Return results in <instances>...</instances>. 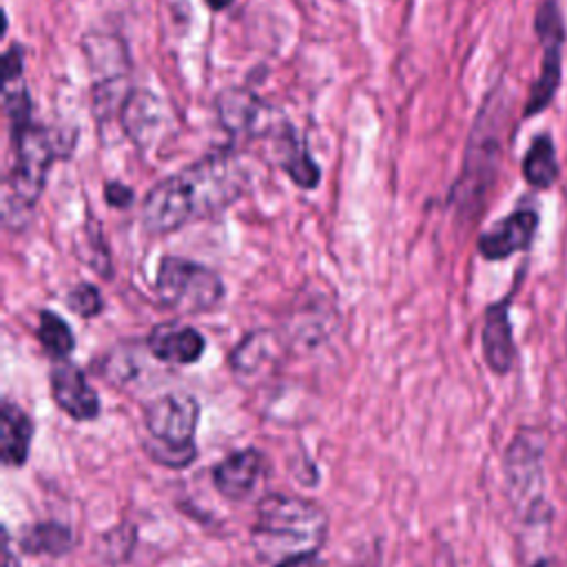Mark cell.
<instances>
[{
	"mask_svg": "<svg viewBox=\"0 0 567 567\" xmlns=\"http://www.w3.org/2000/svg\"><path fill=\"white\" fill-rule=\"evenodd\" d=\"M266 458L259 450L248 447L239 450L230 456H226L219 465L213 470V483L219 494H224L230 501H241L246 498L257 481L264 476Z\"/></svg>",
	"mask_w": 567,
	"mask_h": 567,
	"instance_id": "cell-11",
	"label": "cell"
},
{
	"mask_svg": "<svg viewBox=\"0 0 567 567\" xmlns=\"http://www.w3.org/2000/svg\"><path fill=\"white\" fill-rule=\"evenodd\" d=\"M250 177L252 171L244 157L213 153L146 193L140 213L142 226L153 235H164L188 221L213 217L248 190Z\"/></svg>",
	"mask_w": 567,
	"mask_h": 567,
	"instance_id": "cell-1",
	"label": "cell"
},
{
	"mask_svg": "<svg viewBox=\"0 0 567 567\" xmlns=\"http://www.w3.org/2000/svg\"><path fill=\"white\" fill-rule=\"evenodd\" d=\"M556 148L549 135H538L523 157V177L536 188H549L558 179Z\"/></svg>",
	"mask_w": 567,
	"mask_h": 567,
	"instance_id": "cell-17",
	"label": "cell"
},
{
	"mask_svg": "<svg viewBox=\"0 0 567 567\" xmlns=\"http://www.w3.org/2000/svg\"><path fill=\"white\" fill-rule=\"evenodd\" d=\"M281 146V166L292 177V182L301 188H315L319 182V166L310 159L308 151L297 142V137L286 133L279 140Z\"/></svg>",
	"mask_w": 567,
	"mask_h": 567,
	"instance_id": "cell-19",
	"label": "cell"
},
{
	"mask_svg": "<svg viewBox=\"0 0 567 567\" xmlns=\"http://www.w3.org/2000/svg\"><path fill=\"white\" fill-rule=\"evenodd\" d=\"M146 343L155 359L164 363H179V365L199 361L206 348V341L199 330L190 326H177V323L155 326Z\"/></svg>",
	"mask_w": 567,
	"mask_h": 567,
	"instance_id": "cell-13",
	"label": "cell"
},
{
	"mask_svg": "<svg viewBox=\"0 0 567 567\" xmlns=\"http://www.w3.org/2000/svg\"><path fill=\"white\" fill-rule=\"evenodd\" d=\"M20 547L38 556H64L73 547V532L62 523H38L24 532Z\"/></svg>",
	"mask_w": 567,
	"mask_h": 567,
	"instance_id": "cell-18",
	"label": "cell"
},
{
	"mask_svg": "<svg viewBox=\"0 0 567 567\" xmlns=\"http://www.w3.org/2000/svg\"><path fill=\"white\" fill-rule=\"evenodd\" d=\"M507 308H509V301L503 299V301L489 306L485 312L483 354H485L489 370H494L496 374L509 372L514 357H516Z\"/></svg>",
	"mask_w": 567,
	"mask_h": 567,
	"instance_id": "cell-14",
	"label": "cell"
},
{
	"mask_svg": "<svg viewBox=\"0 0 567 567\" xmlns=\"http://www.w3.org/2000/svg\"><path fill=\"white\" fill-rule=\"evenodd\" d=\"M199 421V403L193 394L168 392L144 405V425L148 432V454L168 467L188 465L195 454V430Z\"/></svg>",
	"mask_w": 567,
	"mask_h": 567,
	"instance_id": "cell-4",
	"label": "cell"
},
{
	"mask_svg": "<svg viewBox=\"0 0 567 567\" xmlns=\"http://www.w3.org/2000/svg\"><path fill=\"white\" fill-rule=\"evenodd\" d=\"M13 162L2 184V219L9 228H22L42 195L49 166L55 157L53 135L29 122L11 128Z\"/></svg>",
	"mask_w": 567,
	"mask_h": 567,
	"instance_id": "cell-3",
	"label": "cell"
},
{
	"mask_svg": "<svg viewBox=\"0 0 567 567\" xmlns=\"http://www.w3.org/2000/svg\"><path fill=\"white\" fill-rule=\"evenodd\" d=\"M66 303H69L80 317H95V315H100L102 308H104L102 295H100V290H97L93 284H78V286L69 292Z\"/></svg>",
	"mask_w": 567,
	"mask_h": 567,
	"instance_id": "cell-21",
	"label": "cell"
},
{
	"mask_svg": "<svg viewBox=\"0 0 567 567\" xmlns=\"http://www.w3.org/2000/svg\"><path fill=\"white\" fill-rule=\"evenodd\" d=\"M328 532L326 512L308 498L290 494H268L259 501L252 525V543L261 556L277 563L297 554L317 551Z\"/></svg>",
	"mask_w": 567,
	"mask_h": 567,
	"instance_id": "cell-2",
	"label": "cell"
},
{
	"mask_svg": "<svg viewBox=\"0 0 567 567\" xmlns=\"http://www.w3.org/2000/svg\"><path fill=\"white\" fill-rule=\"evenodd\" d=\"M51 396L62 412L75 421H93L100 414V399L93 385L86 381L84 372L75 365L58 361L49 374Z\"/></svg>",
	"mask_w": 567,
	"mask_h": 567,
	"instance_id": "cell-10",
	"label": "cell"
},
{
	"mask_svg": "<svg viewBox=\"0 0 567 567\" xmlns=\"http://www.w3.org/2000/svg\"><path fill=\"white\" fill-rule=\"evenodd\" d=\"M540 447L532 436H518L507 452V483L512 489L527 496L532 489H536L538 476H540Z\"/></svg>",
	"mask_w": 567,
	"mask_h": 567,
	"instance_id": "cell-16",
	"label": "cell"
},
{
	"mask_svg": "<svg viewBox=\"0 0 567 567\" xmlns=\"http://www.w3.org/2000/svg\"><path fill=\"white\" fill-rule=\"evenodd\" d=\"M275 567H326V563L317 556V551H306V554L284 558Z\"/></svg>",
	"mask_w": 567,
	"mask_h": 567,
	"instance_id": "cell-23",
	"label": "cell"
},
{
	"mask_svg": "<svg viewBox=\"0 0 567 567\" xmlns=\"http://www.w3.org/2000/svg\"><path fill=\"white\" fill-rule=\"evenodd\" d=\"M168 126L171 115L155 93L146 89H135L128 93L122 106V128L140 148L157 144Z\"/></svg>",
	"mask_w": 567,
	"mask_h": 567,
	"instance_id": "cell-9",
	"label": "cell"
},
{
	"mask_svg": "<svg viewBox=\"0 0 567 567\" xmlns=\"http://www.w3.org/2000/svg\"><path fill=\"white\" fill-rule=\"evenodd\" d=\"M155 290L157 299L179 315L208 312L224 299V281L215 270L173 255L159 261Z\"/></svg>",
	"mask_w": 567,
	"mask_h": 567,
	"instance_id": "cell-5",
	"label": "cell"
},
{
	"mask_svg": "<svg viewBox=\"0 0 567 567\" xmlns=\"http://www.w3.org/2000/svg\"><path fill=\"white\" fill-rule=\"evenodd\" d=\"M565 332H567V330H565Z\"/></svg>",
	"mask_w": 567,
	"mask_h": 567,
	"instance_id": "cell-25",
	"label": "cell"
},
{
	"mask_svg": "<svg viewBox=\"0 0 567 567\" xmlns=\"http://www.w3.org/2000/svg\"><path fill=\"white\" fill-rule=\"evenodd\" d=\"M104 199L113 206V208H126L133 202V190L120 182H109L104 186Z\"/></svg>",
	"mask_w": 567,
	"mask_h": 567,
	"instance_id": "cell-22",
	"label": "cell"
},
{
	"mask_svg": "<svg viewBox=\"0 0 567 567\" xmlns=\"http://www.w3.org/2000/svg\"><path fill=\"white\" fill-rule=\"evenodd\" d=\"M31 439H33V421L29 419V414L20 405L4 399L2 410H0V454H2V463L11 465V467L24 465V461L29 456Z\"/></svg>",
	"mask_w": 567,
	"mask_h": 567,
	"instance_id": "cell-15",
	"label": "cell"
},
{
	"mask_svg": "<svg viewBox=\"0 0 567 567\" xmlns=\"http://www.w3.org/2000/svg\"><path fill=\"white\" fill-rule=\"evenodd\" d=\"M534 27L543 44V62H540V73L525 100V109H523L525 117H532L545 111L560 86V62H563L560 49L565 40V27L560 18V9L554 0H545L538 4Z\"/></svg>",
	"mask_w": 567,
	"mask_h": 567,
	"instance_id": "cell-7",
	"label": "cell"
},
{
	"mask_svg": "<svg viewBox=\"0 0 567 567\" xmlns=\"http://www.w3.org/2000/svg\"><path fill=\"white\" fill-rule=\"evenodd\" d=\"M505 115L507 104L503 100V93L494 91L474 122L465 155V168L456 184V199L474 202L494 177L501 155V131Z\"/></svg>",
	"mask_w": 567,
	"mask_h": 567,
	"instance_id": "cell-6",
	"label": "cell"
},
{
	"mask_svg": "<svg viewBox=\"0 0 567 567\" xmlns=\"http://www.w3.org/2000/svg\"><path fill=\"white\" fill-rule=\"evenodd\" d=\"M217 115L221 126L235 137H264L286 128V122H275V111L257 95L244 89H228L217 95Z\"/></svg>",
	"mask_w": 567,
	"mask_h": 567,
	"instance_id": "cell-8",
	"label": "cell"
},
{
	"mask_svg": "<svg viewBox=\"0 0 567 567\" xmlns=\"http://www.w3.org/2000/svg\"><path fill=\"white\" fill-rule=\"evenodd\" d=\"M208 2V7L210 9H215V11H221V9H226L233 0H206Z\"/></svg>",
	"mask_w": 567,
	"mask_h": 567,
	"instance_id": "cell-24",
	"label": "cell"
},
{
	"mask_svg": "<svg viewBox=\"0 0 567 567\" xmlns=\"http://www.w3.org/2000/svg\"><path fill=\"white\" fill-rule=\"evenodd\" d=\"M38 339H40L44 352L55 361H64L73 352V346H75V337L69 328V323L51 310L40 312Z\"/></svg>",
	"mask_w": 567,
	"mask_h": 567,
	"instance_id": "cell-20",
	"label": "cell"
},
{
	"mask_svg": "<svg viewBox=\"0 0 567 567\" xmlns=\"http://www.w3.org/2000/svg\"><path fill=\"white\" fill-rule=\"evenodd\" d=\"M538 228V215L534 210H516L496 224L492 230L481 235L478 250L485 259H505L518 250H525Z\"/></svg>",
	"mask_w": 567,
	"mask_h": 567,
	"instance_id": "cell-12",
	"label": "cell"
}]
</instances>
